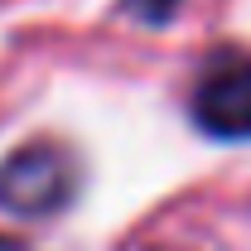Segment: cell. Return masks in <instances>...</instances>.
<instances>
[{"label":"cell","mask_w":251,"mask_h":251,"mask_svg":"<svg viewBox=\"0 0 251 251\" xmlns=\"http://www.w3.org/2000/svg\"><path fill=\"white\" fill-rule=\"evenodd\" d=\"M73 188H77V169L53 140H34L0 164V208L20 218H44L68 208Z\"/></svg>","instance_id":"1"},{"label":"cell","mask_w":251,"mask_h":251,"mask_svg":"<svg viewBox=\"0 0 251 251\" xmlns=\"http://www.w3.org/2000/svg\"><path fill=\"white\" fill-rule=\"evenodd\" d=\"M193 121L222 140H251V53H222L193 87Z\"/></svg>","instance_id":"2"},{"label":"cell","mask_w":251,"mask_h":251,"mask_svg":"<svg viewBox=\"0 0 251 251\" xmlns=\"http://www.w3.org/2000/svg\"><path fill=\"white\" fill-rule=\"evenodd\" d=\"M174 5H179V0H121V10L130 20H150V25H164V20L174 15Z\"/></svg>","instance_id":"3"},{"label":"cell","mask_w":251,"mask_h":251,"mask_svg":"<svg viewBox=\"0 0 251 251\" xmlns=\"http://www.w3.org/2000/svg\"><path fill=\"white\" fill-rule=\"evenodd\" d=\"M0 251H25V247H20L15 237H0Z\"/></svg>","instance_id":"4"}]
</instances>
